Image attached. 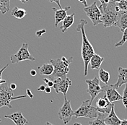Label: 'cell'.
Masks as SVG:
<instances>
[{"label": "cell", "instance_id": "6da1fadb", "mask_svg": "<svg viewBox=\"0 0 127 125\" xmlns=\"http://www.w3.org/2000/svg\"><path fill=\"white\" fill-rule=\"evenodd\" d=\"M87 24V22L85 20L81 19L79 23L76 28L77 32H80L82 34V48H81V55L84 62V75L87 76L88 72V65L90 64V59L95 54V50L90 42L87 39L85 26Z\"/></svg>", "mask_w": 127, "mask_h": 125}, {"label": "cell", "instance_id": "7a4b0ae2", "mask_svg": "<svg viewBox=\"0 0 127 125\" xmlns=\"http://www.w3.org/2000/svg\"><path fill=\"white\" fill-rule=\"evenodd\" d=\"M100 11V20L103 24L104 28L116 27L119 17L124 11H121L116 6V3L111 0L107 7L104 9H99Z\"/></svg>", "mask_w": 127, "mask_h": 125}, {"label": "cell", "instance_id": "3957f363", "mask_svg": "<svg viewBox=\"0 0 127 125\" xmlns=\"http://www.w3.org/2000/svg\"><path fill=\"white\" fill-rule=\"evenodd\" d=\"M73 61V57L71 56L66 59L65 56L56 59H50V63L54 66V72L51 75L48 76V79L50 80H54L55 79L61 78H66V75L69 72V65Z\"/></svg>", "mask_w": 127, "mask_h": 125}, {"label": "cell", "instance_id": "277c9868", "mask_svg": "<svg viewBox=\"0 0 127 125\" xmlns=\"http://www.w3.org/2000/svg\"><path fill=\"white\" fill-rule=\"evenodd\" d=\"M26 97V95L14 96L13 90L10 89L7 83L0 85V109L3 106H6L9 109H12V106L11 102L15 100L25 98Z\"/></svg>", "mask_w": 127, "mask_h": 125}, {"label": "cell", "instance_id": "5b68a950", "mask_svg": "<svg viewBox=\"0 0 127 125\" xmlns=\"http://www.w3.org/2000/svg\"><path fill=\"white\" fill-rule=\"evenodd\" d=\"M97 113L98 111L96 107L92 106L90 100H86L82 102L79 109L74 111V116L76 119L80 117L94 119L97 117Z\"/></svg>", "mask_w": 127, "mask_h": 125}, {"label": "cell", "instance_id": "8992f818", "mask_svg": "<svg viewBox=\"0 0 127 125\" xmlns=\"http://www.w3.org/2000/svg\"><path fill=\"white\" fill-rule=\"evenodd\" d=\"M31 61L33 62L35 60V59L31 54L28 50V43H23L21 48L18 50V51L15 54L12 55L10 56V61L12 64H17V63L21 62L23 61Z\"/></svg>", "mask_w": 127, "mask_h": 125}, {"label": "cell", "instance_id": "52a82bcc", "mask_svg": "<svg viewBox=\"0 0 127 125\" xmlns=\"http://www.w3.org/2000/svg\"><path fill=\"white\" fill-rule=\"evenodd\" d=\"M74 111L71 106V101L69 100L64 99L63 106L60 108L58 115L59 119L64 122V125H67L70 122L74 116Z\"/></svg>", "mask_w": 127, "mask_h": 125}, {"label": "cell", "instance_id": "ba28073f", "mask_svg": "<svg viewBox=\"0 0 127 125\" xmlns=\"http://www.w3.org/2000/svg\"><path fill=\"white\" fill-rule=\"evenodd\" d=\"M54 85L53 87L56 93H62L64 95V99H66V93L68 92L69 87L71 85V80L69 78H59L53 80Z\"/></svg>", "mask_w": 127, "mask_h": 125}, {"label": "cell", "instance_id": "9c48e42d", "mask_svg": "<svg viewBox=\"0 0 127 125\" xmlns=\"http://www.w3.org/2000/svg\"><path fill=\"white\" fill-rule=\"evenodd\" d=\"M85 82L88 86L87 92L90 95L91 98L90 101L92 103L98 94L102 92V87L100 85V80L97 77H95L92 80H86Z\"/></svg>", "mask_w": 127, "mask_h": 125}, {"label": "cell", "instance_id": "30bf717a", "mask_svg": "<svg viewBox=\"0 0 127 125\" xmlns=\"http://www.w3.org/2000/svg\"><path fill=\"white\" fill-rule=\"evenodd\" d=\"M84 11L86 13L87 16L92 21L94 26L97 25L98 24L102 23L100 17V11L98 7L97 6L96 2L94 1L90 6H87L84 8Z\"/></svg>", "mask_w": 127, "mask_h": 125}, {"label": "cell", "instance_id": "8fae6325", "mask_svg": "<svg viewBox=\"0 0 127 125\" xmlns=\"http://www.w3.org/2000/svg\"><path fill=\"white\" fill-rule=\"evenodd\" d=\"M113 106H114V103H110L105 95L103 97L98 98L96 102V109L97 110V111L103 114L108 115Z\"/></svg>", "mask_w": 127, "mask_h": 125}, {"label": "cell", "instance_id": "7c38bea8", "mask_svg": "<svg viewBox=\"0 0 127 125\" xmlns=\"http://www.w3.org/2000/svg\"><path fill=\"white\" fill-rule=\"evenodd\" d=\"M102 92L105 93V95L111 103L122 100V95H121L116 88L112 85H105L102 87Z\"/></svg>", "mask_w": 127, "mask_h": 125}, {"label": "cell", "instance_id": "4fadbf2b", "mask_svg": "<svg viewBox=\"0 0 127 125\" xmlns=\"http://www.w3.org/2000/svg\"><path fill=\"white\" fill-rule=\"evenodd\" d=\"M126 84H127V68L119 67L118 68V80L115 84H112V85L118 90L121 86Z\"/></svg>", "mask_w": 127, "mask_h": 125}, {"label": "cell", "instance_id": "5bb4252c", "mask_svg": "<svg viewBox=\"0 0 127 125\" xmlns=\"http://www.w3.org/2000/svg\"><path fill=\"white\" fill-rule=\"evenodd\" d=\"M4 118L12 120L15 125H25L28 124L27 119L25 118L21 112H15L9 115H5Z\"/></svg>", "mask_w": 127, "mask_h": 125}, {"label": "cell", "instance_id": "9a60e30c", "mask_svg": "<svg viewBox=\"0 0 127 125\" xmlns=\"http://www.w3.org/2000/svg\"><path fill=\"white\" fill-rule=\"evenodd\" d=\"M70 7H67L65 9H56V8L53 7L52 9L54 11V17H55V27H57L59 23L62 22L64 18L67 16V11L70 9Z\"/></svg>", "mask_w": 127, "mask_h": 125}, {"label": "cell", "instance_id": "2e32d148", "mask_svg": "<svg viewBox=\"0 0 127 125\" xmlns=\"http://www.w3.org/2000/svg\"><path fill=\"white\" fill-rule=\"evenodd\" d=\"M115 105L112 107L110 114L108 115V117L105 118L104 122L106 125H120L121 120L119 119L116 112H115V109H114Z\"/></svg>", "mask_w": 127, "mask_h": 125}, {"label": "cell", "instance_id": "e0dca14e", "mask_svg": "<svg viewBox=\"0 0 127 125\" xmlns=\"http://www.w3.org/2000/svg\"><path fill=\"white\" fill-rule=\"evenodd\" d=\"M104 61V58L101 57L100 55L95 54L92 56L90 61V68L92 70H100V66Z\"/></svg>", "mask_w": 127, "mask_h": 125}, {"label": "cell", "instance_id": "ac0fdd59", "mask_svg": "<svg viewBox=\"0 0 127 125\" xmlns=\"http://www.w3.org/2000/svg\"><path fill=\"white\" fill-rule=\"evenodd\" d=\"M74 15H75V14L72 13L71 15H67L64 18V20L62 21V25L60 27V29L62 30V33H65L74 24Z\"/></svg>", "mask_w": 127, "mask_h": 125}, {"label": "cell", "instance_id": "d6986e66", "mask_svg": "<svg viewBox=\"0 0 127 125\" xmlns=\"http://www.w3.org/2000/svg\"><path fill=\"white\" fill-rule=\"evenodd\" d=\"M38 70L41 75L50 76L53 74L54 69V66L50 63V64H44L42 66L38 67Z\"/></svg>", "mask_w": 127, "mask_h": 125}, {"label": "cell", "instance_id": "ffe728a7", "mask_svg": "<svg viewBox=\"0 0 127 125\" xmlns=\"http://www.w3.org/2000/svg\"><path fill=\"white\" fill-rule=\"evenodd\" d=\"M119 28L120 31L123 32L124 31V30H126L127 28V11L126 12H123L121 13V15L120 16L119 19V21L117 23V26Z\"/></svg>", "mask_w": 127, "mask_h": 125}, {"label": "cell", "instance_id": "44dd1931", "mask_svg": "<svg viewBox=\"0 0 127 125\" xmlns=\"http://www.w3.org/2000/svg\"><path fill=\"white\" fill-rule=\"evenodd\" d=\"M11 15L17 19H23L27 15V12L24 9L15 7L11 12Z\"/></svg>", "mask_w": 127, "mask_h": 125}, {"label": "cell", "instance_id": "7402d4cb", "mask_svg": "<svg viewBox=\"0 0 127 125\" xmlns=\"http://www.w3.org/2000/svg\"><path fill=\"white\" fill-rule=\"evenodd\" d=\"M98 76H99V80L102 81L104 84L108 85V81L110 80V73L107 71H105L103 68H100L99 72H98Z\"/></svg>", "mask_w": 127, "mask_h": 125}, {"label": "cell", "instance_id": "603a6c76", "mask_svg": "<svg viewBox=\"0 0 127 125\" xmlns=\"http://www.w3.org/2000/svg\"><path fill=\"white\" fill-rule=\"evenodd\" d=\"M105 117V114H103L101 113H97V117L95 118V120L93 121H90L89 122V125H106L105 122H104V119Z\"/></svg>", "mask_w": 127, "mask_h": 125}, {"label": "cell", "instance_id": "cb8c5ba5", "mask_svg": "<svg viewBox=\"0 0 127 125\" xmlns=\"http://www.w3.org/2000/svg\"><path fill=\"white\" fill-rule=\"evenodd\" d=\"M127 41V28L126 30H124V31L123 32V36L121 40L119 41L118 43H116L115 44V47H120L122 46L124 44H125V43Z\"/></svg>", "mask_w": 127, "mask_h": 125}, {"label": "cell", "instance_id": "d4e9b609", "mask_svg": "<svg viewBox=\"0 0 127 125\" xmlns=\"http://www.w3.org/2000/svg\"><path fill=\"white\" fill-rule=\"evenodd\" d=\"M10 0H0V4L3 7L5 13L10 10Z\"/></svg>", "mask_w": 127, "mask_h": 125}, {"label": "cell", "instance_id": "484cf974", "mask_svg": "<svg viewBox=\"0 0 127 125\" xmlns=\"http://www.w3.org/2000/svg\"><path fill=\"white\" fill-rule=\"evenodd\" d=\"M116 6L121 11H124V12L127 11V0L121 2H116Z\"/></svg>", "mask_w": 127, "mask_h": 125}, {"label": "cell", "instance_id": "4316f807", "mask_svg": "<svg viewBox=\"0 0 127 125\" xmlns=\"http://www.w3.org/2000/svg\"><path fill=\"white\" fill-rule=\"evenodd\" d=\"M122 102L124 106V107L127 109V84H126L125 89L123 91V95H122Z\"/></svg>", "mask_w": 127, "mask_h": 125}, {"label": "cell", "instance_id": "83f0119b", "mask_svg": "<svg viewBox=\"0 0 127 125\" xmlns=\"http://www.w3.org/2000/svg\"><path fill=\"white\" fill-rule=\"evenodd\" d=\"M8 66H9V64H6V65H5L2 69H1V70H0V85H1V84H4V83H7V80H2V79H1V75H2L3 72L6 70V68Z\"/></svg>", "mask_w": 127, "mask_h": 125}, {"label": "cell", "instance_id": "f1b7e54d", "mask_svg": "<svg viewBox=\"0 0 127 125\" xmlns=\"http://www.w3.org/2000/svg\"><path fill=\"white\" fill-rule=\"evenodd\" d=\"M100 2V5L99 7V9H104L107 7V5L108 4V3L111 1V0H99Z\"/></svg>", "mask_w": 127, "mask_h": 125}, {"label": "cell", "instance_id": "f546056e", "mask_svg": "<svg viewBox=\"0 0 127 125\" xmlns=\"http://www.w3.org/2000/svg\"><path fill=\"white\" fill-rule=\"evenodd\" d=\"M45 33H46V30H44V29H43V30H39V31H36L35 33V35L38 36V37H40L43 34H44Z\"/></svg>", "mask_w": 127, "mask_h": 125}, {"label": "cell", "instance_id": "4dcf8cb0", "mask_svg": "<svg viewBox=\"0 0 127 125\" xmlns=\"http://www.w3.org/2000/svg\"><path fill=\"white\" fill-rule=\"evenodd\" d=\"M48 1L50 2H54L59 7V9H62V6H61V4H60V0H48Z\"/></svg>", "mask_w": 127, "mask_h": 125}, {"label": "cell", "instance_id": "1f68e13d", "mask_svg": "<svg viewBox=\"0 0 127 125\" xmlns=\"http://www.w3.org/2000/svg\"><path fill=\"white\" fill-rule=\"evenodd\" d=\"M26 93H27V95H28L31 98H33V95H32V93L31 91L30 90V89H27Z\"/></svg>", "mask_w": 127, "mask_h": 125}, {"label": "cell", "instance_id": "d6a6232c", "mask_svg": "<svg viewBox=\"0 0 127 125\" xmlns=\"http://www.w3.org/2000/svg\"><path fill=\"white\" fill-rule=\"evenodd\" d=\"M9 87H10L11 90H15L16 88H17V85H16L15 83H11V84H9Z\"/></svg>", "mask_w": 127, "mask_h": 125}, {"label": "cell", "instance_id": "836d02e7", "mask_svg": "<svg viewBox=\"0 0 127 125\" xmlns=\"http://www.w3.org/2000/svg\"><path fill=\"white\" fill-rule=\"evenodd\" d=\"M45 88H46V86L43 85H41L39 87H38L37 90L38 91H44L45 90Z\"/></svg>", "mask_w": 127, "mask_h": 125}, {"label": "cell", "instance_id": "e575fe53", "mask_svg": "<svg viewBox=\"0 0 127 125\" xmlns=\"http://www.w3.org/2000/svg\"><path fill=\"white\" fill-rule=\"evenodd\" d=\"M79 1H80L84 6H85V7H87L88 5H87V0H78Z\"/></svg>", "mask_w": 127, "mask_h": 125}, {"label": "cell", "instance_id": "d590c367", "mask_svg": "<svg viewBox=\"0 0 127 125\" xmlns=\"http://www.w3.org/2000/svg\"><path fill=\"white\" fill-rule=\"evenodd\" d=\"M44 92H46V93H50L51 92V88L50 87H48V86L47 87H46Z\"/></svg>", "mask_w": 127, "mask_h": 125}, {"label": "cell", "instance_id": "8d00e7d4", "mask_svg": "<svg viewBox=\"0 0 127 125\" xmlns=\"http://www.w3.org/2000/svg\"><path fill=\"white\" fill-rule=\"evenodd\" d=\"M47 86L48 87H53V85H54V82L52 81V80H49V81H48V83L47 84Z\"/></svg>", "mask_w": 127, "mask_h": 125}, {"label": "cell", "instance_id": "74e56055", "mask_svg": "<svg viewBox=\"0 0 127 125\" xmlns=\"http://www.w3.org/2000/svg\"><path fill=\"white\" fill-rule=\"evenodd\" d=\"M30 74H31V76H35L37 75V72H36V71L35 70H31L30 71Z\"/></svg>", "mask_w": 127, "mask_h": 125}, {"label": "cell", "instance_id": "f35d334b", "mask_svg": "<svg viewBox=\"0 0 127 125\" xmlns=\"http://www.w3.org/2000/svg\"><path fill=\"white\" fill-rule=\"evenodd\" d=\"M120 125H127V119H123V120H121V124Z\"/></svg>", "mask_w": 127, "mask_h": 125}, {"label": "cell", "instance_id": "ab89813d", "mask_svg": "<svg viewBox=\"0 0 127 125\" xmlns=\"http://www.w3.org/2000/svg\"><path fill=\"white\" fill-rule=\"evenodd\" d=\"M0 12L3 14V15H4V14H6L5 13V12H4V8H3V7L0 4Z\"/></svg>", "mask_w": 127, "mask_h": 125}, {"label": "cell", "instance_id": "60d3db41", "mask_svg": "<svg viewBox=\"0 0 127 125\" xmlns=\"http://www.w3.org/2000/svg\"><path fill=\"white\" fill-rule=\"evenodd\" d=\"M43 82H44L46 84H47L48 83V81H49V80H48V78H43Z\"/></svg>", "mask_w": 127, "mask_h": 125}, {"label": "cell", "instance_id": "b9f144b4", "mask_svg": "<svg viewBox=\"0 0 127 125\" xmlns=\"http://www.w3.org/2000/svg\"><path fill=\"white\" fill-rule=\"evenodd\" d=\"M20 1L23 4H25V3H26L27 1H28L29 0H20Z\"/></svg>", "mask_w": 127, "mask_h": 125}, {"label": "cell", "instance_id": "7bdbcfd3", "mask_svg": "<svg viewBox=\"0 0 127 125\" xmlns=\"http://www.w3.org/2000/svg\"><path fill=\"white\" fill-rule=\"evenodd\" d=\"M112 1H113L114 2H121V1H123L125 0H112Z\"/></svg>", "mask_w": 127, "mask_h": 125}, {"label": "cell", "instance_id": "ee69618b", "mask_svg": "<svg viewBox=\"0 0 127 125\" xmlns=\"http://www.w3.org/2000/svg\"><path fill=\"white\" fill-rule=\"evenodd\" d=\"M52 125L51 123H50V122H47L46 123V125Z\"/></svg>", "mask_w": 127, "mask_h": 125}, {"label": "cell", "instance_id": "f6af8a7d", "mask_svg": "<svg viewBox=\"0 0 127 125\" xmlns=\"http://www.w3.org/2000/svg\"><path fill=\"white\" fill-rule=\"evenodd\" d=\"M74 125H81V124H79V123H77H77H74Z\"/></svg>", "mask_w": 127, "mask_h": 125}, {"label": "cell", "instance_id": "bcb514c9", "mask_svg": "<svg viewBox=\"0 0 127 125\" xmlns=\"http://www.w3.org/2000/svg\"><path fill=\"white\" fill-rule=\"evenodd\" d=\"M1 119H0V123H1Z\"/></svg>", "mask_w": 127, "mask_h": 125}]
</instances>
